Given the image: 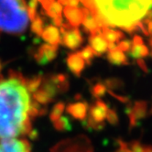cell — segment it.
<instances>
[{
	"label": "cell",
	"instance_id": "obj_1",
	"mask_svg": "<svg viewBox=\"0 0 152 152\" xmlns=\"http://www.w3.org/2000/svg\"><path fill=\"white\" fill-rule=\"evenodd\" d=\"M32 113L29 84L17 76L0 79V140L24 135L29 128Z\"/></svg>",
	"mask_w": 152,
	"mask_h": 152
},
{
	"label": "cell",
	"instance_id": "obj_2",
	"mask_svg": "<svg viewBox=\"0 0 152 152\" xmlns=\"http://www.w3.org/2000/svg\"><path fill=\"white\" fill-rule=\"evenodd\" d=\"M94 16L100 28L126 29L152 9V0H80Z\"/></svg>",
	"mask_w": 152,
	"mask_h": 152
},
{
	"label": "cell",
	"instance_id": "obj_3",
	"mask_svg": "<svg viewBox=\"0 0 152 152\" xmlns=\"http://www.w3.org/2000/svg\"><path fill=\"white\" fill-rule=\"evenodd\" d=\"M29 19L25 0H0V31L7 34L23 33Z\"/></svg>",
	"mask_w": 152,
	"mask_h": 152
},
{
	"label": "cell",
	"instance_id": "obj_4",
	"mask_svg": "<svg viewBox=\"0 0 152 152\" xmlns=\"http://www.w3.org/2000/svg\"><path fill=\"white\" fill-rule=\"evenodd\" d=\"M125 112L129 118V128L136 127L140 120L147 116L148 114V102L139 100L134 104L127 103Z\"/></svg>",
	"mask_w": 152,
	"mask_h": 152
},
{
	"label": "cell",
	"instance_id": "obj_5",
	"mask_svg": "<svg viewBox=\"0 0 152 152\" xmlns=\"http://www.w3.org/2000/svg\"><path fill=\"white\" fill-rule=\"evenodd\" d=\"M0 152H31L27 140L13 137L0 140Z\"/></svg>",
	"mask_w": 152,
	"mask_h": 152
},
{
	"label": "cell",
	"instance_id": "obj_6",
	"mask_svg": "<svg viewBox=\"0 0 152 152\" xmlns=\"http://www.w3.org/2000/svg\"><path fill=\"white\" fill-rule=\"evenodd\" d=\"M90 44L91 48L94 50V54L97 56H102L103 54L107 52L108 50V42L105 40V39L103 37L102 32H98L91 35L90 39Z\"/></svg>",
	"mask_w": 152,
	"mask_h": 152
},
{
	"label": "cell",
	"instance_id": "obj_7",
	"mask_svg": "<svg viewBox=\"0 0 152 152\" xmlns=\"http://www.w3.org/2000/svg\"><path fill=\"white\" fill-rule=\"evenodd\" d=\"M64 15L72 26L78 27L83 22L84 17V8L67 6L64 8Z\"/></svg>",
	"mask_w": 152,
	"mask_h": 152
},
{
	"label": "cell",
	"instance_id": "obj_8",
	"mask_svg": "<svg viewBox=\"0 0 152 152\" xmlns=\"http://www.w3.org/2000/svg\"><path fill=\"white\" fill-rule=\"evenodd\" d=\"M107 110L108 108L106 104L101 100H97L91 107V119L97 123H104Z\"/></svg>",
	"mask_w": 152,
	"mask_h": 152
},
{
	"label": "cell",
	"instance_id": "obj_9",
	"mask_svg": "<svg viewBox=\"0 0 152 152\" xmlns=\"http://www.w3.org/2000/svg\"><path fill=\"white\" fill-rule=\"evenodd\" d=\"M107 61L113 65L116 66H124V65H128V60L126 54L119 50L117 47L108 50L107 53Z\"/></svg>",
	"mask_w": 152,
	"mask_h": 152
},
{
	"label": "cell",
	"instance_id": "obj_10",
	"mask_svg": "<svg viewBox=\"0 0 152 152\" xmlns=\"http://www.w3.org/2000/svg\"><path fill=\"white\" fill-rule=\"evenodd\" d=\"M82 23L83 24L84 29L86 31L90 32L92 35L95 34V33H98V32L101 31V28L98 26V24H97V21H96L94 16L87 8H84V17H83Z\"/></svg>",
	"mask_w": 152,
	"mask_h": 152
},
{
	"label": "cell",
	"instance_id": "obj_11",
	"mask_svg": "<svg viewBox=\"0 0 152 152\" xmlns=\"http://www.w3.org/2000/svg\"><path fill=\"white\" fill-rule=\"evenodd\" d=\"M103 37L108 43H116L124 39L125 34L120 30H115L108 27H104L101 28Z\"/></svg>",
	"mask_w": 152,
	"mask_h": 152
},
{
	"label": "cell",
	"instance_id": "obj_12",
	"mask_svg": "<svg viewBox=\"0 0 152 152\" xmlns=\"http://www.w3.org/2000/svg\"><path fill=\"white\" fill-rule=\"evenodd\" d=\"M65 41H66L67 46L72 49L78 48L83 43V38L80 34V31L77 28L70 30L65 35Z\"/></svg>",
	"mask_w": 152,
	"mask_h": 152
},
{
	"label": "cell",
	"instance_id": "obj_13",
	"mask_svg": "<svg viewBox=\"0 0 152 152\" xmlns=\"http://www.w3.org/2000/svg\"><path fill=\"white\" fill-rule=\"evenodd\" d=\"M68 63H69V67L71 68V70L76 75H79L84 69V61L81 56L80 52L74 53L72 55H71L68 60Z\"/></svg>",
	"mask_w": 152,
	"mask_h": 152
},
{
	"label": "cell",
	"instance_id": "obj_14",
	"mask_svg": "<svg viewBox=\"0 0 152 152\" xmlns=\"http://www.w3.org/2000/svg\"><path fill=\"white\" fill-rule=\"evenodd\" d=\"M130 55L134 59H143L148 57L149 55V49L146 46L144 43L139 45H132L131 50H130Z\"/></svg>",
	"mask_w": 152,
	"mask_h": 152
},
{
	"label": "cell",
	"instance_id": "obj_15",
	"mask_svg": "<svg viewBox=\"0 0 152 152\" xmlns=\"http://www.w3.org/2000/svg\"><path fill=\"white\" fill-rule=\"evenodd\" d=\"M86 111H87V104L85 103H77L70 107V112L73 115V116L79 119L85 117Z\"/></svg>",
	"mask_w": 152,
	"mask_h": 152
},
{
	"label": "cell",
	"instance_id": "obj_16",
	"mask_svg": "<svg viewBox=\"0 0 152 152\" xmlns=\"http://www.w3.org/2000/svg\"><path fill=\"white\" fill-rule=\"evenodd\" d=\"M104 84L106 86V88H108V90H119V89H122L124 87V82L119 79V78H109V79H106L104 81Z\"/></svg>",
	"mask_w": 152,
	"mask_h": 152
},
{
	"label": "cell",
	"instance_id": "obj_17",
	"mask_svg": "<svg viewBox=\"0 0 152 152\" xmlns=\"http://www.w3.org/2000/svg\"><path fill=\"white\" fill-rule=\"evenodd\" d=\"M106 91H107V88L104 83H96L93 89H92V94L95 97V98H101L103 97L105 94H106Z\"/></svg>",
	"mask_w": 152,
	"mask_h": 152
},
{
	"label": "cell",
	"instance_id": "obj_18",
	"mask_svg": "<svg viewBox=\"0 0 152 152\" xmlns=\"http://www.w3.org/2000/svg\"><path fill=\"white\" fill-rule=\"evenodd\" d=\"M127 145L131 152H148V145H143L138 140H133Z\"/></svg>",
	"mask_w": 152,
	"mask_h": 152
},
{
	"label": "cell",
	"instance_id": "obj_19",
	"mask_svg": "<svg viewBox=\"0 0 152 152\" xmlns=\"http://www.w3.org/2000/svg\"><path fill=\"white\" fill-rule=\"evenodd\" d=\"M105 118L107 119L108 123L112 126H117L119 124V117L115 109H108Z\"/></svg>",
	"mask_w": 152,
	"mask_h": 152
},
{
	"label": "cell",
	"instance_id": "obj_20",
	"mask_svg": "<svg viewBox=\"0 0 152 152\" xmlns=\"http://www.w3.org/2000/svg\"><path fill=\"white\" fill-rule=\"evenodd\" d=\"M80 54H81L82 58H83L86 62H87L88 64L91 63V61H92V60H93V58H94V50H92V48H91L90 46L85 47V48L80 52Z\"/></svg>",
	"mask_w": 152,
	"mask_h": 152
},
{
	"label": "cell",
	"instance_id": "obj_21",
	"mask_svg": "<svg viewBox=\"0 0 152 152\" xmlns=\"http://www.w3.org/2000/svg\"><path fill=\"white\" fill-rule=\"evenodd\" d=\"M116 47L123 52H129L132 47V42L129 39L120 40V41H118V44L116 45Z\"/></svg>",
	"mask_w": 152,
	"mask_h": 152
},
{
	"label": "cell",
	"instance_id": "obj_22",
	"mask_svg": "<svg viewBox=\"0 0 152 152\" xmlns=\"http://www.w3.org/2000/svg\"><path fill=\"white\" fill-rule=\"evenodd\" d=\"M117 144H118V148L116 149L115 152H131L128 148L127 143H126L122 139H118Z\"/></svg>",
	"mask_w": 152,
	"mask_h": 152
},
{
	"label": "cell",
	"instance_id": "obj_23",
	"mask_svg": "<svg viewBox=\"0 0 152 152\" xmlns=\"http://www.w3.org/2000/svg\"><path fill=\"white\" fill-rule=\"evenodd\" d=\"M107 92L109 93L112 96H114L115 98L118 99V100L120 101L121 103H124V104L129 103V100H128L127 97H126V96H121V95H118V94H116L115 93H114V91H111V90H108Z\"/></svg>",
	"mask_w": 152,
	"mask_h": 152
},
{
	"label": "cell",
	"instance_id": "obj_24",
	"mask_svg": "<svg viewBox=\"0 0 152 152\" xmlns=\"http://www.w3.org/2000/svg\"><path fill=\"white\" fill-rule=\"evenodd\" d=\"M137 64L138 65V67L141 69V71H143L144 72H148V68L146 64V61L143 59H137Z\"/></svg>",
	"mask_w": 152,
	"mask_h": 152
},
{
	"label": "cell",
	"instance_id": "obj_25",
	"mask_svg": "<svg viewBox=\"0 0 152 152\" xmlns=\"http://www.w3.org/2000/svg\"><path fill=\"white\" fill-rule=\"evenodd\" d=\"M132 45H139V44H143L144 43V40L142 39V37L139 36V35H135L133 37V39H132Z\"/></svg>",
	"mask_w": 152,
	"mask_h": 152
},
{
	"label": "cell",
	"instance_id": "obj_26",
	"mask_svg": "<svg viewBox=\"0 0 152 152\" xmlns=\"http://www.w3.org/2000/svg\"><path fill=\"white\" fill-rule=\"evenodd\" d=\"M145 17L148 18H149V19H152V9L148 10V12L146 13Z\"/></svg>",
	"mask_w": 152,
	"mask_h": 152
},
{
	"label": "cell",
	"instance_id": "obj_27",
	"mask_svg": "<svg viewBox=\"0 0 152 152\" xmlns=\"http://www.w3.org/2000/svg\"><path fill=\"white\" fill-rule=\"evenodd\" d=\"M148 46L150 47V49H152V35H149V38H148Z\"/></svg>",
	"mask_w": 152,
	"mask_h": 152
},
{
	"label": "cell",
	"instance_id": "obj_28",
	"mask_svg": "<svg viewBox=\"0 0 152 152\" xmlns=\"http://www.w3.org/2000/svg\"><path fill=\"white\" fill-rule=\"evenodd\" d=\"M149 56L152 59V49H151V50H149Z\"/></svg>",
	"mask_w": 152,
	"mask_h": 152
},
{
	"label": "cell",
	"instance_id": "obj_29",
	"mask_svg": "<svg viewBox=\"0 0 152 152\" xmlns=\"http://www.w3.org/2000/svg\"><path fill=\"white\" fill-rule=\"evenodd\" d=\"M149 114L152 115V105H151V108H150V111H149Z\"/></svg>",
	"mask_w": 152,
	"mask_h": 152
}]
</instances>
